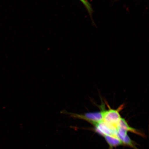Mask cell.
I'll return each instance as SVG.
<instances>
[{
    "label": "cell",
    "mask_w": 149,
    "mask_h": 149,
    "mask_svg": "<svg viewBox=\"0 0 149 149\" xmlns=\"http://www.w3.org/2000/svg\"><path fill=\"white\" fill-rule=\"evenodd\" d=\"M61 113L70 114V116L73 117L74 118L83 119V120L91 123L93 125L101 122L103 120V111L95 112L88 113H85L84 115L69 113L64 110L61 111Z\"/></svg>",
    "instance_id": "1"
},
{
    "label": "cell",
    "mask_w": 149,
    "mask_h": 149,
    "mask_svg": "<svg viewBox=\"0 0 149 149\" xmlns=\"http://www.w3.org/2000/svg\"><path fill=\"white\" fill-rule=\"evenodd\" d=\"M122 108V106H121V107L116 110L110 109L108 110L103 111L102 121L106 123L117 128V126L122 118L120 111Z\"/></svg>",
    "instance_id": "2"
},
{
    "label": "cell",
    "mask_w": 149,
    "mask_h": 149,
    "mask_svg": "<svg viewBox=\"0 0 149 149\" xmlns=\"http://www.w3.org/2000/svg\"><path fill=\"white\" fill-rule=\"evenodd\" d=\"M94 126L97 133L103 137L106 136H117V128L103 121L94 125Z\"/></svg>",
    "instance_id": "3"
},
{
    "label": "cell",
    "mask_w": 149,
    "mask_h": 149,
    "mask_svg": "<svg viewBox=\"0 0 149 149\" xmlns=\"http://www.w3.org/2000/svg\"><path fill=\"white\" fill-rule=\"evenodd\" d=\"M104 137L109 145L111 149H112L114 147L123 145L122 141L117 136H106Z\"/></svg>",
    "instance_id": "4"
},
{
    "label": "cell",
    "mask_w": 149,
    "mask_h": 149,
    "mask_svg": "<svg viewBox=\"0 0 149 149\" xmlns=\"http://www.w3.org/2000/svg\"><path fill=\"white\" fill-rule=\"evenodd\" d=\"M81 1L83 4L84 6L86 8V9L89 15L91 17L92 16V14L93 12V10L90 3L87 1V0H79Z\"/></svg>",
    "instance_id": "5"
}]
</instances>
